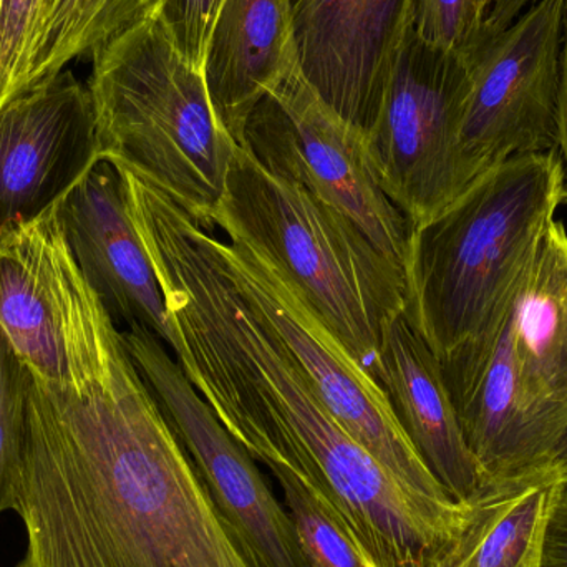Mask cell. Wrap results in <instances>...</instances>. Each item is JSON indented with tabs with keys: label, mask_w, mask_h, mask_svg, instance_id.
Instances as JSON below:
<instances>
[{
	"label": "cell",
	"mask_w": 567,
	"mask_h": 567,
	"mask_svg": "<svg viewBox=\"0 0 567 567\" xmlns=\"http://www.w3.org/2000/svg\"><path fill=\"white\" fill-rule=\"evenodd\" d=\"M17 567H265L213 503L113 327L72 385L32 377Z\"/></svg>",
	"instance_id": "obj_1"
},
{
	"label": "cell",
	"mask_w": 567,
	"mask_h": 567,
	"mask_svg": "<svg viewBox=\"0 0 567 567\" xmlns=\"http://www.w3.org/2000/svg\"><path fill=\"white\" fill-rule=\"evenodd\" d=\"M567 202L556 152L486 169L410 233L405 312L442 365L450 396L480 375L546 229Z\"/></svg>",
	"instance_id": "obj_2"
},
{
	"label": "cell",
	"mask_w": 567,
	"mask_h": 567,
	"mask_svg": "<svg viewBox=\"0 0 567 567\" xmlns=\"http://www.w3.org/2000/svg\"><path fill=\"white\" fill-rule=\"evenodd\" d=\"M92 59L89 90L102 158L152 183L212 229L239 145L213 106L205 73L150 17Z\"/></svg>",
	"instance_id": "obj_3"
},
{
	"label": "cell",
	"mask_w": 567,
	"mask_h": 567,
	"mask_svg": "<svg viewBox=\"0 0 567 567\" xmlns=\"http://www.w3.org/2000/svg\"><path fill=\"white\" fill-rule=\"evenodd\" d=\"M216 226L268 259L370 372L383 322L405 310L406 279L357 223L238 146Z\"/></svg>",
	"instance_id": "obj_4"
},
{
	"label": "cell",
	"mask_w": 567,
	"mask_h": 567,
	"mask_svg": "<svg viewBox=\"0 0 567 567\" xmlns=\"http://www.w3.org/2000/svg\"><path fill=\"white\" fill-rule=\"evenodd\" d=\"M465 95L463 56L425 42L412 27L367 133L377 182L412 228L470 185L460 153Z\"/></svg>",
	"instance_id": "obj_5"
},
{
	"label": "cell",
	"mask_w": 567,
	"mask_h": 567,
	"mask_svg": "<svg viewBox=\"0 0 567 567\" xmlns=\"http://www.w3.org/2000/svg\"><path fill=\"white\" fill-rule=\"evenodd\" d=\"M567 0H539L480 33L466 66L460 153L468 182L513 156L555 152Z\"/></svg>",
	"instance_id": "obj_6"
},
{
	"label": "cell",
	"mask_w": 567,
	"mask_h": 567,
	"mask_svg": "<svg viewBox=\"0 0 567 567\" xmlns=\"http://www.w3.org/2000/svg\"><path fill=\"white\" fill-rule=\"evenodd\" d=\"M241 146L349 216L405 272L412 225L380 188L365 133L323 102L299 63L255 106Z\"/></svg>",
	"instance_id": "obj_7"
},
{
	"label": "cell",
	"mask_w": 567,
	"mask_h": 567,
	"mask_svg": "<svg viewBox=\"0 0 567 567\" xmlns=\"http://www.w3.org/2000/svg\"><path fill=\"white\" fill-rule=\"evenodd\" d=\"M219 249L229 271L289 350L320 402L403 485L433 499H453L400 429L382 386L360 365L292 284L248 243L228 236Z\"/></svg>",
	"instance_id": "obj_8"
},
{
	"label": "cell",
	"mask_w": 567,
	"mask_h": 567,
	"mask_svg": "<svg viewBox=\"0 0 567 567\" xmlns=\"http://www.w3.org/2000/svg\"><path fill=\"white\" fill-rule=\"evenodd\" d=\"M123 342L213 503L265 567H309L296 526L248 450L219 422L165 342L140 323Z\"/></svg>",
	"instance_id": "obj_9"
},
{
	"label": "cell",
	"mask_w": 567,
	"mask_h": 567,
	"mask_svg": "<svg viewBox=\"0 0 567 567\" xmlns=\"http://www.w3.org/2000/svg\"><path fill=\"white\" fill-rule=\"evenodd\" d=\"M102 158L89 86L69 70L0 110V235L59 206Z\"/></svg>",
	"instance_id": "obj_10"
},
{
	"label": "cell",
	"mask_w": 567,
	"mask_h": 567,
	"mask_svg": "<svg viewBox=\"0 0 567 567\" xmlns=\"http://www.w3.org/2000/svg\"><path fill=\"white\" fill-rule=\"evenodd\" d=\"M290 10L300 72L367 135L412 29L413 0H290Z\"/></svg>",
	"instance_id": "obj_11"
},
{
	"label": "cell",
	"mask_w": 567,
	"mask_h": 567,
	"mask_svg": "<svg viewBox=\"0 0 567 567\" xmlns=\"http://www.w3.org/2000/svg\"><path fill=\"white\" fill-rule=\"evenodd\" d=\"M73 261L113 322L152 330L172 343L165 297L133 223L122 173L100 158L56 206Z\"/></svg>",
	"instance_id": "obj_12"
},
{
	"label": "cell",
	"mask_w": 567,
	"mask_h": 567,
	"mask_svg": "<svg viewBox=\"0 0 567 567\" xmlns=\"http://www.w3.org/2000/svg\"><path fill=\"white\" fill-rule=\"evenodd\" d=\"M503 330L523 432L543 468L553 465L567 430V231L558 219L546 229Z\"/></svg>",
	"instance_id": "obj_13"
},
{
	"label": "cell",
	"mask_w": 567,
	"mask_h": 567,
	"mask_svg": "<svg viewBox=\"0 0 567 567\" xmlns=\"http://www.w3.org/2000/svg\"><path fill=\"white\" fill-rule=\"evenodd\" d=\"M370 373L426 468L455 502H473L493 480L466 445L440 360L405 310L383 322Z\"/></svg>",
	"instance_id": "obj_14"
},
{
	"label": "cell",
	"mask_w": 567,
	"mask_h": 567,
	"mask_svg": "<svg viewBox=\"0 0 567 567\" xmlns=\"http://www.w3.org/2000/svg\"><path fill=\"white\" fill-rule=\"evenodd\" d=\"M56 208L0 235V329L30 372L70 385L63 261Z\"/></svg>",
	"instance_id": "obj_15"
},
{
	"label": "cell",
	"mask_w": 567,
	"mask_h": 567,
	"mask_svg": "<svg viewBox=\"0 0 567 567\" xmlns=\"http://www.w3.org/2000/svg\"><path fill=\"white\" fill-rule=\"evenodd\" d=\"M296 63L290 0H226L209 40L205 82L239 146L255 106Z\"/></svg>",
	"instance_id": "obj_16"
},
{
	"label": "cell",
	"mask_w": 567,
	"mask_h": 567,
	"mask_svg": "<svg viewBox=\"0 0 567 567\" xmlns=\"http://www.w3.org/2000/svg\"><path fill=\"white\" fill-rule=\"evenodd\" d=\"M566 483L556 465L489 483L470 502L462 535L436 567H543L549 519Z\"/></svg>",
	"instance_id": "obj_17"
},
{
	"label": "cell",
	"mask_w": 567,
	"mask_h": 567,
	"mask_svg": "<svg viewBox=\"0 0 567 567\" xmlns=\"http://www.w3.org/2000/svg\"><path fill=\"white\" fill-rule=\"evenodd\" d=\"M146 0H53L40 52L39 83L93 55L113 37L145 17Z\"/></svg>",
	"instance_id": "obj_18"
},
{
	"label": "cell",
	"mask_w": 567,
	"mask_h": 567,
	"mask_svg": "<svg viewBox=\"0 0 567 567\" xmlns=\"http://www.w3.org/2000/svg\"><path fill=\"white\" fill-rule=\"evenodd\" d=\"M53 0H0V110L39 85Z\"/></svg>",
	"instance_id": "obj_19"
},
{
	"label": "cell",
	"mask_w": 567,
	"mask_h": 567,
	"mask_svg": "<svg viewBox=\"0 0 567 567\" xmlns=\"http://www.w3.org/2000/svg\"><path fill=\"white\" fill-rule=\"evenodd\" d=\"M309 567H367L342 522L286 470H272Z\"/></svg>",
	"instance_id": "obj_20"
},
{
	"label": "cell",
	"mask_w": 567,
	"mask_h": 567,
	"mask_svg": "<svg viewBox=\"0 0 567 567\" xmlns=\"http://www.w3.org/2000/svg\"><path fill=\"white\" fill-rule=\"evenodd\" d=\"M29 369L0 329V513L13 509L25 446Z\"/></svg>",
	"instance_id": "obj_21"
},
{
	"label": "cell",
	"mask_w": 567,
	"mask_h": 567,
	"mask_svg": "<svg viewBox=\"0 0 567 567\" xmlns=\"http://www.w3.org/2000/svg\"><path fill=\"white\" fill-rule=\"evenodd\" d=\"M496 0H413L420 39L462 55L478 40Z\"/></svg>",
	"instance_id": "obj_22"
},
{
	"label": "cell",
	"mask_w": 567,
	"mask_h": 567,
	"mask_svg": "<svg viewBox=\"0 0 567 567\" xmlns=\"http://www.w3.org/2000/svg\"><path fill=\"white\" fill-rule=\"evenodd\" d=\"M226 0H146L145 17L168 33L183 59L205 73L213 30Z\"/></svg>",
	"instance_id": "obj_23"
},
{
	"label": "cell",
	"mask_w": 567,
	"mask_h": 567,
	"mask_svg": "<svg viewBox=\"0 0 567 567\" xmlns=\"http://www.w3.org/2000/svg\"><path fill=\"white\" fill-rule=\"evenodd\" d=\"M543 567H567V483L549 519Z\"/></svg>",
	"instance_id": "obj_24"
},
{
	"label": "cell",
	"mask_w": 567,
	"mask_h": 567,
	"mask_svg": "<svg viewBox=\"0 0 567 567\" xmlns=\"http://www.w3.org/2000/svg\"><path fill=\"white\" fill-rule=\"evenodd\" d=\"M556 152L561 156L565 168V182L567 193V6L565 20V45H563L561 83H559L558 96V145Z\"/></svg>",
	"instance_id": "obj_25"
},
{
	"label": "cell",
	"mask_w": 567,
	"mask_h": 567,
	"mask_svg": "<svg viewBox=\"0 0 567 567\" xmlns=\"http://www.w3.org/2000/svg\"><path fill=\"white\" fill-rule=\"evenodd\" d=\"M539 0H496L485 23L486 32H502Z\"/></svg>",
	"instance_id": "obj_26"
},
{
	"label": "cell",
	"mask_w": 567,
	"mask_h": 567,
	"mask_svg": "<svg viewBox=\"0 0 567 567\" xmlns=\"http://www.w3.org/2000/svg\"><path fill=\"white\" fill-rule=\"evenodd\" d=\"M553 465L558 466L563 473L567 472V430L561 442L556 446L555 455H553Z\"/></svg>",
	"instance_id": "obj_27"
},
{
	"label": "cell",
	"mask_w": 567,
	"mask_h": 567,
	"mask_svg": "<svg viewBox=\"0 0 567 567\" xmlns=\"http://www.w3.org/2000/svg\"><path fill=\"white\" fill-rule=\"evenodd\" d=\"M563 476H565V480L567 482V472L563 473Z\"/></svg>",
	"instance_id": "obj_28"
}]
</instances>
